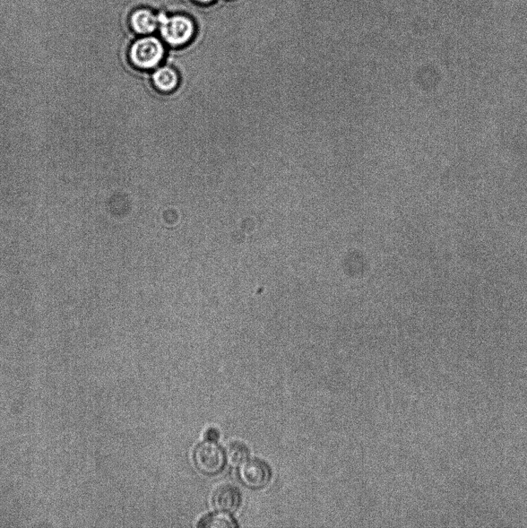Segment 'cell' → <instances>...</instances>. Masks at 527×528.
I'll return each instance as SVG.
<instances>
[{
  "mask_svg": "<svg viewBox=\"0 0 527 528\" xmlns=\"http://www.w3.org/2000/svg\"><path fill=\"white\" fill-rule=\"evenodd\" d=\"M128 57L131 64L139 70H152L162 62L165 57V48L159 39L145 37L133 43Z\"/></svg>",
  "mask_w": 527,
  "mask_h": 528,
  "instance_id": "1",
  "label": "cell"
},
{
  "mask_svg": "<svg viewBox=\"0 0 527 528\" xmlns=\"http://www.w3.org/2000/svg\"><path fill=\"white\" fill-rule=\"evenodd\" d=\"M160 33L164 41L172 47L185 45L194 37L195 28L192 21L184 16L159 15Z\"/></svg>",
  "mask_w": 527,
  "mask_h": 528,
  "instance_id": "2",
  "label": "cell"
},
{
  "mask_svg": "<svg viewBox=\"0 0 527 528\" xmlns=\"http://www.w3.org/2000/svg\"><path fill=\"white\" fill-rule=\"evenodd\" d=\"M194 461L201 473L213 475L221 473L226 463V452L215 441L204 440L194 449Z\"/></svg>",
  "mask_w": 527,
  "mask_h": 528,
  "instance_id": "3",
  "label": "cell"
},
{
  "mask_svg": "<svg viewBox=\"0 0 527 528\" xmlns=\"http://www.w3.org/2000/svg\"><path fill=\"white\" fill-rule=\"evenodd\" d=\"M238 475L246 487L261 489L267 486L272 478L269 465L259 458H252L240 465Z\"/></svg>",
  "mask_w": 527,
  "mask_h": 528,
  "instance_id": "4",
  "label": "cell"
},
{
  "mask_svg": "<svg viewBox=\"0 0 527 528\" xmlns=\"http://www.w3.org/2000/svg\"><path fill=\"white\" fill-rule=\"evenodd\" d=\"M240 490L231 484H224L215 491L213 505L218 512L234 513L241 505Z\"/></svg>",
  "mask_w": 527,
  "mask_h": 528,
  "instance_id": "5",
  "label": "cell"
},
{
  "mask_svg": "<svg viewBox=\"0 0 527 528\" xmlns=\"http://www.w3.org/2000/svg\"><path fill=\"white\" fill-rule=\"evenodd\" d=\"M180 77L174 67L169 65L158 67L152 75L153 87L162 94L175 92L179 85Z\"/></svg>",
  "mask_w": 527,
  "mask_h": 528,
  "instance_id": "6",
  "label": "cell"
},
{
  "mask_svg": "<svg viewBox=\"0 0 527 528\" xmlns=\"http://www.w3.org/2000/svg\"><path fill=\"white\" fill-rule=\"evenodd\" d=\"M133 29L137 33L150 34L158 28L160 24L159 15L157 16L149 10L141 9L135 11L131 19Z\"/></svg>",
  "mask_w": 527,
  "mask_h": 528,
  "instance_id": "7",
  "label": "cell"
},
{
  "mask_svg": "<svg viewBox=\"0 0 527 528\" xmlns=\"http://www.w3.org/2000/svg\"><path fill=\"white\" fill-rule=\"evenodd\" d=\"M201 528H235L238 524L229 513L216 512L204 517L197 524Z\"/></svg>",
  "mask_w": 527,
  "mask_h": 528,
  "instance_id": "8",
  "label": "cell"
},
{
  "mask_svg": "<svg viewBox=\"0 0 527 528\" xmlns=\"http://www.w3.org/2000/svg\"><path fill=\"white\" fill-rule=\"evenodd\" d=\"M226 461L233 466H238L248 461L249 449L240 441H233L226 449Z\"/></svg>",
  "mask_w": 527,
  "mask_h": 528,
  "instance_id": "9",
  "label": "cell"
},
{
  "mask_svg": "<svg viewBox=\"0 0 527 528\" xmlns=\"http://www.w3.org/2000/svg\"><path fill=\"white\" fill-rule=\"evenodd\" d=\"M221 434L218 429L210 428L205 431L204 438L205 440L211 441H218L220 439Z\"/></svg>",
  "mask_w": 527,
  "mask_h": 528,
  "instance_id": "10",
  "label": "cell"
},
{
  "mask_svg": "<svg viewBox=\"0 0 527 528\" xmlns=\"http://www.w3.org/2000/svg\"><path fill=\"white\" fill-rule=\"evenodd\" d=\"M199 3L201 4H210L213 1V0H196Z\"/></svg>",
  "mask_w": 527,
  "mask_h": 528,
  "instance_id": "11",
  "label": "cell"
}]
</instances>
